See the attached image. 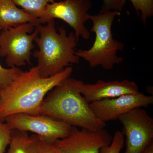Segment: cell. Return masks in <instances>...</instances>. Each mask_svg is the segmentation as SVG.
Segmentation results:
<instances>
[{
	"label": "cell",
	"mask_w": 153,
	"mask_h": 153,
	"mask_svg": "<svg viewBox=\"0 0 153 153\" xmlns=\"http://www.w3.org/2000/svg\"><path fill=\"white\" fill-rule=\"evenodd\" d=\"M68 66L53 76L44 78L36 66L22 71L7 85L0 88V121L11 115L40 114L42 102L49 91L71 76Z\"/></svg>",
	"instance_id": "cell-1"
},
{
	"label": "cell",
	"mask_w": 153,
	"mask_h": 153,
	"mask_svg": "<svg viewBox=\"0 0 153 153\" xmlns=\"http://www.w3.org/2000/svg\"><path fill=\"white\" fill-rule=\"evenodd\" d=\"M82 82L71 76L64 79L46 96L40 114L63 121L71 126L91 131L105 128L106 124L96 117L89 102L80 92Z\"/></svg>",
	"instance_id": "cell-2"
},
{
	"label": "cell",
	"mask_w": 153,
	"mask_h": 153,
	"mask_svg": "<svg viewBox=\"0 0 153 153\" xmlns=\"http://www.w3.org/2000/svg\"><path fill=\"white\" fill-rule=\"evenodd\" d=\"M35 29L38 35L35 42L38 47L33 54L37 59L36 67L44 78L53 76L72 64L79 63L76 54L77 41L74 33L67 34L63 27L57 31L55 20L45 25H37Z\"/></svg>",
	"instance_id": "cell-3"
},
{
	"label": "cell",
	"mask_w": 153,
	"mask_h": 153,
	"mask_svg": "<svg viewBox=\"0 0 153 153\" xmlns=\"http://www.w3.org/2000/svg\"><path fill=\"white\" fill-rule=\"evenodd\" d=\"M120 14L111 11L91 15V31L95 33V40L90 49L76 50V54L88 62L91 68L101 66L105 70H110L123 62V58L118 56L117 52L123 50L125 44L114 39L111 31L115 18Z\"/></svg>",
	"instance_id": "cell-4"
},
{
	"label": "cell",
	"mask_w": 153,
	"mask_h": 153,
	"mask_svg": "<svg viewBox=\"0 0 153 153\" xmlns=\"http://www.w3.org/2000/svg\"><path fill=\"white\" fill-rule=\"evenodd\" d=\"M38 35L35 25L25 23L2 30L0 33V56L5 57L10 68L31 63L34 42Z\"/></svg>",
	"instance_id": "cell-5"
},
{
	"label": "cell",
	"mask_w": 153,
	"mask_h": 153,
	"mask_svg": "<svg viewBox=\"0 0 153 153\" xmlns=\"http://www.w3.org/2000/svg\"><path fill=\"white\" fill-rule=\"evenodd\" d=\"M91 7V0H60L47 4L38 22L44 25L60 19L74 30L77 41L80 38L87 40L91 35L85 24L90 20L88 12Z\"/></svg>",
	"instance_id": "cell-6"
},
{
	"label": "cell",
	"mask_w": 153,
	"mask_h": 153,
	"mask_svg": "<svg viewBox=\"0 0 153 153\" xmlns=\"http://www.w3.org/2000/svg\"><path fill=\"white\" fill-rule=\"evenodd\" d=\"M4 122L10 130L32 132L51 144L68 136L71 128L65 122L44 114H16L6 117Z\"/></svg>",
	"instance_id": "cell-7"
},
{
	"label": "cell",
	"mask_w": 153,
	"mask_h": 153,
	"mask_svg": "<svg viewBox=\"0 0 153 153\" xmlns=\"http://www.w3.org/2000/svg\"><path fill=\"white\" fill-rule=\"evenodd\" d=\"M119 120L126 137L124 153H144L153 143V118L142 108L123 115Z\"/></svg>",
	"instance_id": "cell-8"
},
{
	"label": "cell",
	"mask_w": 153,
	"mask_h": 153,
	"mask_svg": "<svg viewBox=\"0 0 153 153\" xmlns=\"http://www.w3.org/2000/svg\"><path fill=\"white\" fill-rule=\"evenodd\" d=\"M112 136L105 128L91 131L71 126L68 136L57 140L53 144L60 153H99L102 147L109 145Z\"/></svg>",
	"instance_id": "cell-9"
},
{
	"label": "cell",
	"mask_w": 153,
	"mask_h": 153,
	"mask_svg": "<svg viewBox=\"0 0 153 153\" xmlns=\"http://www.w3.org/2000/svg\"><path fill=\"white\" fill-rule=\"evenodd\" d=\"M153 103L152 95H145L139 91L93 102L89 105L96 117L105 123L118 120L122 115L135 108L147 107Z\"/></svg>",
	"instance_id": "cell-10"
},
{
	"label": "cell",
	"mask_w": 153,
	"mask_h": 153,
	"mask_svg": "<svg viewBox=\"0 0 153 153\" xmlns=\"http://www.w3.org/2000/svg\"><path fill=\"white\" fill-rule=\"evenodd\" d=\"M79 90L89 103L105 99L139 92L137 84L133 81L127 79L110 81L100 79L94 84L83 82L80 85Z\"/></svg>",
	"instance_id": "cell-11"
},
{
	"label": "cell",
	"mask_w": 153,
	"mask_h": 153,
	"mask_svg": "<svg viewBox=\"0 0 153 153\" xmlns=\"http://www.w3.org/2000/svg\"><path fill=\"white\" fill-rule=\"evenodd\" d=\"M31 23L39 25L38 19L30 16L19 7L13 0H0V27L2 30Z\"/></svg>",
	"instance_id": "cell-12"
},
{
	"label": "cell",
	"mask_w": 153,
	"mask_h": 153,
	"mask_svg": "<svg viewBox=\"0 0 153 153\" xmlns=\"http://www.w3.org/2000/svg\"><path fill=\"white\" fill-rule=\"evenodd\" d=\"M40 140L37 135L30 136L28 132L11 130L9 148L5 153H38Z\"/></svg>",
	"instance_id": "cell-13"
},
{
	"label": "cell",
	"mask_w": 153,
	"mask_h": 153,
	"mask_svg": "<svg viewBox=\"0 0 153 153\" xmlns=\"http://www.w3.org/2000/svg\"><path fill=\"white\" fill-rule=\"evenodd\" d=\"M18 7L30 16L39 19L44 13L47 4L58 0H13ZM60 1V0H59Z\"/></svg>",
	"instance_id": "cell-14"
},
{
	"label": "cell",
	"mask_w": 153,
	"mask_h": 153,
	"mask_svg": "<svg viewBox=\"0 0 153 153\" xmlns=\"http://www.w3.org/2000/svg\"><path fill=\"white\" fill-rule=\"evenodd\" d=\"M131 2L137 13L146 25L148 19L153 16V0H125Z\"/></svg>",
	"instance_id": "cell-15"
},
{
	"label": "cell",
	"mask_w": 153,
	"mask_h": 153,
	"mask_svg": "<svg viewBox=\"0 0 153 153\" xmlns=\"http://www.w3.org/2000/svg\"><path fill=\"white\" fill-rule=\"evenodd\" d=\"M124 136L122 132L117 131L112 137L111 143L102 147L99 153H120L124 146Z\"/></svg>",
	"instance_id": "cell-16"
},
{
	"label": "cell",
	"mask_w": 153,
	"mask_h": 153,
	"mask_svg": "<svg viewBox=\"0 0 153 153\" xmlns=\"http://www.w3.org/2000/svg\"><path fill=\"white\" fill-rule=\"evenodd\" d=\"M22 71L19 67L5 68L0 64V88L12 82Z\"/></svg>",
	"instance_id": "cell-17"
},
{
	"label": "cell",
	"mask_w": 153,
	"mask_h": 153,
	"mask_svg": "<svg viewBox=\"0 0 153 153\" xmlns=\"http://www.w3.org/2000/svg\"><path fill=\"white\" fill-rule=\"evenodd\" d=\"M10 129L4 122L0 121V153H5L9 146Z\"/></svg>",
	"instance_id": "cell-18"
},
{
	"label": "cell",
	"mask_w": 153,
	"mask_h": 153,
	"mask_svg": "<svg viewBox=\"0 0 153 153\" xmlns=\"http://www.w3.org/2000/svg\"><path fill=\"white\" fill-rule=\"evenodd\" d=\"M102 5L99 13L111 11L121 12L126 4L125 0H102Z\"/></svg>",
	"instance_id": "cell-19"
},
{
	"label": "cell",
	"mask_w": 153,
	"mask_h": 153,
	"mask_svg": "<svg viewBox=\"0 0 153 153\" xmlns=\"http://www.w3.org/2000/svg\"><path fill=\"white\" fill-rule=\"evenodd\" d=\"M38 153H60V152L57 148L53 144L47 143L40 138Z\"/></svg>",
	"instance_id": "cell-20"
},
{
	"label": "cell",
	"mask_w": 153,
	"mask_h": 153,
	"mask_svg": "<svg viewBox=\"0 0 153 153\" xmlns=\"http://www.w3.org/2000/svg\"><path fill=\"white\" fill-rule=\"evenodd\" d=\"M144 153H153V143L148 148Z\"/></svg>",
	"instance_id": "cell-21"
},
{
	"label": "cell",
	"mask_w": 153,
	"mask_h": 153,
	"mask_svg": "<svg viewBox=\"0 0 153 153\" xmlns=\"http://www.w3.org/2000/svg\"><path fill=\"white\" fill-rule=\"evenodd\" d=\"M2 31V29H1V28L0 27V33H1V32Z\"/></svg>",
	"instance_id": "cell-22"
}]
</instances>
